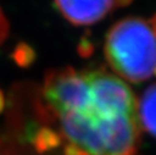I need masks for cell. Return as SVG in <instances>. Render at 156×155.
Masks as SVG:
<instances>
[{"label":"cell","mask_w":156,"mask_h":155,"mask_svg":"<svg viewBox=\"0 0 156 155\" xmlns=\"http://www.w3.org/2000/svg\"><path fill=\"white\" fill-rule=\"evenodd\" d=\"M45 109L60 121L62 135L88 155H138V103L121 77L105 67H72L46 73Z\"/></svg>","instance_id":"obj_1"},{"label":"cell","mask_w":156,"mask_h":155,"mask_svg":"<svg viewBox=\"0 0 156 155\" xmlns=\"http://www.w3.org/2000/svg\"><path fill=\"white\" fill-rule=\"evenodd\" d=\"M105 57L118 77L144 82L156 71V34L143 18H123L106 35Z\"/></svg>","instance_id":"obj_2"},{"label":"cell","mask_w":156,"mask_h":155,"mask_svg":"<svg viewBox=\"0 0 156 155\" xmlns=\"http://www.w3.org/2000/svg\"><path fill=\"white\" fill-rule=\"evenodd\" d=\"M61 15L74 26L100 21L116 6V0H55Z\"/></svg>","instance_id":"obj_3"},{"label":"cell","mask_w":156,"mask_h":155,"mask_svg":"<svg viewBox=\"0 0 156 155\" xmlns=\"http://www.w3.org/2000/svg\"><path fill=\"white\" fill-rule=\"evenodd\" d=\"M136 110L140 127L156 138V83L143 92Z\"/></svg>","instance_id":"obj_4"},{"label":"cell","mask_w":156,"mask_h":155,"mask_svg":"<svg viewBox=\"0 0 156 155\" xmlns=\"http://www.w3.org/2000/svg\"><path fill=\"white\" fill-rule=\"evenodd\" d=\"M32 143L38 153L44 154V153L51 151L61 145V135L57 132H55L54 129L44 126V127H40L34 133Z\"/></svg>","instance_id":"obj_5"},{"label":"cell","mask_w":156,"mask_h":155,"mask_svg":"<svg viewBox=\"0 0 156 155\" xmlns=\"http://www.w3.org/2000/svg\"><path fill=\"white\" fill-rule=\"evenodd\" d=\"M35 56L37 55H35L34 49L30 45L26 44V43L17 44V46L15 48V50L12 52V59L21 67H28V66H30L34 62Z\"/></svg>","instance_id":"obj_6"},{"label":"cell","mask_w":156,"mask_h":155,"mask_svg":"<svg viewBox=\"0 0 156 155\" xmlns=\"http://www.w3.org/2000/svg\"><path fill=\"white\" fill-rule=\"evenodd\" d=\"M94 52V44L87 38H82L79 44H78V54L82 57H88Z\"/></svg>","instance_id":"obj_7"},{"label":"cell","mask_w":156,"mask_h":155,"mask_svg":"<svg viewBox=\"0 0 156 155\" xmlns=\"http://www.w3.org/2000/svg\"><path fill=\"white\" fill-rule=\"evenodd\" d=\"M63 154L65 155H88L82 148L73 143H67L63 148Z\"/></svg>","instance_id":"obj_8"},{"label":"cell","mask_w":156,"mask_h":155,"mask_svg":"<svg viewBox=\"0 0 156 155\" xmlns=\"http://www.w3.org/2000/svg\"><path fill=\"white\" fill-rule=\"evenodd\" d=\"M7 32H9L7 21H6V18H5V16L2 15L1 10H0V44H1V41L6 38Z\"/></svg>","instance_id":"obj_9"},{"label":"cell","mask_w":156,"mask_h":155,"mask_svg":"<svg viewBox=\"0 0 156 155\" xmlns=\"http://www.w3.org/2000/svg\"><path fill=\"white\" fill-rule=\"evenodd\" d=\"M149 24H150V27H151V29L154 31V33L156 34V13L152 16V18L150 20V22H149Z\"/></svg>","instance_id":"obj_10"},{"label":"cell","mask_w":156,"mask_h":155,"mask_svg":"<svg viewBox=\"0 0 156 155\" xmlns=\"http://www.w3.org/2000/svg\"><path fill=\"white\" fill-rule=\"evenodd\" d=\"M130 1H132V0H116V6H117V5H118V6H126V5H128Z\"/></svg>","instance_id":"obj_11"},{"label":"cell","mask_w":156,"mask_h":155,"mask_svg":"<svg viewBox=\"0 0 156 155\" xmlns=\"http://www.w3.org/2000/svg\"><path fill=\"white\" fill-rule=\"evenodd\" d=\"M4 106H5V98H4V94H2V92L0 90V112L2 111Z\"/></svg>","instance_id":"obj_12"},{"label":"cell","mask_w":156,"mask_h":155,"mask_svg":"<svg viewBox=\"0 0 156 155\" xmlns=\"http://www.w3.org/2000/svg\"><path fill=\"white\" fill-rule=\"evenodd\" d=\"M155 74H156V71H155Z\"/></svg>","instance_id":"obj_13"}]
</instances>
